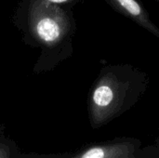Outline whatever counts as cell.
I'll return each instance as SVG.
<instances>
[{"label":"cell","mask_w":159,"mask_h":158,"mask_svg":"<svg viewBox=\"0 0 159 158\" xmlns=\"http://www.w3.org/2000/svg\"><path fill=\"white\" fill-rule=\"evenodd\" d=\"M149 75L130 64L104 67L89 97L93 128H100L130 109L145 93Z\"/></svg>","instance_id":"obj_1"},{"label":"cell","mask_w":159,"mask_h":158,"mask_svg":"<svg viewBox=\"0 0 159 158\" xmlns=\"http://www.w3.org/2000/svg\"><path fill=\"white\" fill-rule=\"evenodd\" d=\"M114 10L129 19L159 39V28L151 20L145 7L140 0H105Z\"/></svg>","instance_id":"obj_2"},{"label":"cell","mask_w":159,"mask_h":158,"mask_svg":"<svg viewBox=\"0 0 159 158\" xmlns=\"http://www.w3.org/2000/svg\"><path fill=\"white\" fill-rule=\"evenodd\" d=\"M137 142L122 141L90 146L71 158H118L135 154Z\"/></svg>","instance_id":"obj_3"},{"label":"cell","mask_w":159,"mask_h":158,"mask_svg":"<svg viewBox=\"0 0 159 158\" xmlns=\"http://www.w3.org/2000/svg\"><path fill=\"white\" fill-rule=\"evenodd\" d=\"M36 32L38 36L45 42L55 41L60 34V28L57 22L49 18H44L37 22Z\"/></svg>","instance_id":"obj_4"},{"label":"cell","mask_w":159,"mask_h":158,"mask_svg":"<svg viewBox=\"0 0 159 158\" xmlns=\"http://www.w3.org/2000/svg\"><path fill=\"white\" fill-rule=\"evenodd\" d=\"M118 158H140V157L136 156H135V154H132V155H129V156H121V157H118Z\"/></svg>","instance_id":"obj_5"},{"label":"cell","mask_w":159,"mask_h":158,"mask_svg":"<svg viewBox=\"0 0 159 158\" xmlns=\"http://www.w3.org/2000/svg\"><path fill=\"white\" fill-rule=\"evenodd\" d=\"M51 2H54V3H64V2H67V1H70V0H49Z\"/></svg>","instance_id":"obj_6"},{"label":"cell","mask_w":159,"mask_h":158,"mask_svg":"<svg viewBox=\"0 0 159 158\" xmlns=\"http://www.w3.org/2000/svg\"><path fill=\"white\" fill-rule=\"evenodd\" d=\"M155 1H157V3H159V0H155Z\"/></svg>","instance_id":"obj_7"}]
</instances>
